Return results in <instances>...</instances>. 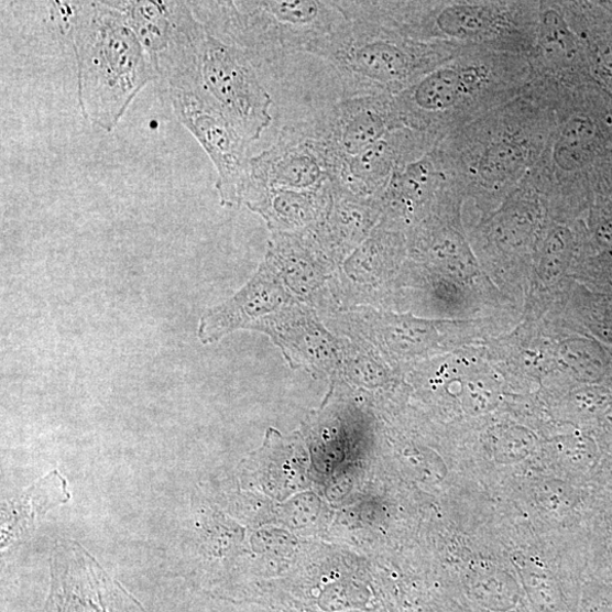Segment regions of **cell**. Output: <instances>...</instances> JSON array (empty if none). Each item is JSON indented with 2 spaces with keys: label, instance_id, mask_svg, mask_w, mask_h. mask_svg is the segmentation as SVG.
<instances>
[{
  "label": "cell",
  "instance_id": "13",
  "mask_svg": "<svg viewBox=\"0 0 612 612\" xmlns=\"http://www.w3.org/2000/svg\"><path fill=\"white\" fill-rule=\"evenodd\" d=\"M493 23L492 13L480 6H451L435 18L436 29L457 40H469L487 32Z\"/></svg>",
  "mask_w": 612,
  "mask_h": 612
},
{
  "label": "cell",
  "instance_id": "2",
  "mask_svg": "<svg viewBox=\"0 0 612 612\" xmlns=\"http://www.w3.org/2000/svg\"><path fill=\"white\" fill-rule=\"evenodd\" d=\"M198 19L253 62L270 61L310 47L348 19L339 2L190 3Z\"/></svg>",
  "mask_w": 612,
  "mask_h": 612
},
{
  "label": "cell",
  "instance_id": "7",
  "mask_svg": "<svg viewBox=\"0 0 612 612\" xmlns=\"http://www.w3.org/2000/svg\"><path fill=\"white\" fill-rule=\"evenodd\" d=\"M328 182L330 173L321 145L291 125L274 145L251 157L244 196L265 188L316 189Z\"/></svg>",
  "mask_w": 612,
  "mask_h": 612
},
{
  "label": "cell",
  "instance_id": "15",
  "mask_svg": "<svg viewBox=\"0 0 612 612\" xmlns=\"http://www.w3.org/2000/svg\"><path fill=\"white\" fill-rule=\"evenodd\" d=\"M545 40L557 51L569 54L572 51L571 35L565 21L556 11H548L544 17Z\"/></svg>",
  "mask_w": 612,
  "mask_h": 612
},
{
  "label": "cell",
  "instance_id": "16",
  "mask_svg": "<svg viewBox=\"0 0 612 612\" xmlns=\"http://www.w3.org/2000/svg\"><path fill=\"white\" fill-rule=\"evenodd\" d=\"M599 237L602 241L612 244V220L601 226L599 229Z\"/></svg>",
  "mask_w": 612,
  "mask_h": 612
},
{
  "label": "cell",
  "instance_id": "1",
  "mask_svg": "<svg viewBox=\"0 0 612 612\" xmlns=\"http://www.w3.org/2000/svg\"><path fill=\"white\" fill-rule=\"evenodd\" d=\"M51 9L72 41L84 118L111 132L139 92L160 79L156 66L110 2H55Z\"/></svg>",
  "mask_w": 612,
  "mask_h": 612
},
{
  "label": "cell",
  "instance_id": "6",
  "mask_svg": "<svg viewBox=\"0 0 612 612\" xmlns=\"http://www.w3.org/2000/svg\"><path fill=\"white\" fill-rule=\"evenodd\" d=\"M294 127L323 146L331 173L340 161L357 157L386 138L395 124L386 95H359Z\"/></svg>",
  "mask_w": 612,
  "mask_h": 612
},
{
  "label": "cell",
  "instance_id": "12",
  "mask_svg": "<svg viewBox=\"0 0 612 612\" xmlns=\"http://www.w3.org/2000/svg\"><path fill=\"white\" fill-rule=\"evenodd\" d=\"M595 125L587 118L570 120L562 129L554 151L557 165L565 171L583 166L595 138Z\"/></svg>",
  "mask_w": 612,
  "mask_h": 612
},
{
  "label": "cell",
  "instance_id": "5",
  "mask_svg": "<svg viewBox=\"0 0 612 612\" xmlns=\"http://www.w3.org/2000/svg\"><path fill=\"white\" fill-rule=\"evenodd\" d=\"M170 97L176 118L199 141L217 170L221 206H241L250 174V143L203 90H172Z\"/></svg>",
  "mask_w": 612,
  "mask_h": 612
},
{
  "label": "cell",
  "instance_id": "14",
  "mask_svg": "<svg viewBox=\"0 0 612 612\" xmlns=\"http://www.w3.org/2000/svg\"><path fill=\"white\" fill-rule=\"evenodd\" d=\"M524 161L523 149L515 142L504 140L492 144L485 151L479 172L487 181H502L516 173Z\"/></svg>",
  "mask_w": 612,
  "mask_h": 612
},
{
  "label": "cell",
  "instance_id": "8",
  "mask_svg": "<svg viewBox=\"0 0 612 612\" xmlns=\"http://www.w3.org/2000/svg\"><path fill=\"white\" fill-rule=\"evenodd\" d=\"M332 188L328 182L316 189L265 188L250 190L243 204L261 215L273 231L313 228L323 222L331 207Z\"/></svg>",
  "mask_w": 612,
  "mask_h": 612
},
{
  "label": "cell",
  "instance_id": "4",
  "mask_svg": "<svg viewBox=\"0 0 612 612\" xmlns=\"http://www.w3.org/2000/svg\"><path fill=\"white\" fill-rule=\"evenodd\" d=\"M199 74L200 90L229 123L249 143L259 140L272 124L273 100L250 57L206 26L199 45Z\"/></svg>",
  "mask_w": 612,
  "mask_h": 612
},
{
  "label": "cell",
  "instance_id": "10",
  "mask_svg": "<svg viewBox=\"0 0 612 612\" xmlns=\"http://www.w3.org/2000/svg\"><path fill=\"white\" fill-rule=\"evenodd\" d=\"M61 477L58 472L54 471L46 479L25 491L20 500L13 502L11 506H7V512H12V514H3V516L15 514L18 517L14 522L3 525V547L9 546L11 540L21 537L23 532L31 528V524L36 518H40L53 506L66 503L69 500L66 481L47 494Z\"/></svg>",
  "mask_w": 612,
  "mask_h": 612
},
{
  "label": "cell",
  "instance_id": "9",
  "mask_svg": "<svg viewBox=\"0 0 612 612\" xmlns=\"http://www.w3.org/2000/svg\"><path fill=\"white\" fill-rule=\"evenodd\" d=\"M331 188L330 210L316 226V232L326 249H351L370 233L379 214V201L354 196L332 183Z\"/></svg>",
  "mask_w": 612,
  "mask_h": 612
},
{
  "label": "cell",
  "instance_id": "11",
  "mask_svg": "<svg viewBox=\"0 0 612 612\" xmlns=\"http://www.w3.org/2000/svg\"><path fill=\"white\" fill-rule=\"evenodd\" d=\"M467 87H469V74L451 67L437 69L413 88L411 101L420 111L444 112L462 98Z\"/></svg>",
  "mask_w": 612,
  "mask_h": 612
},
{
  "label": "cell",
  "instance_id": "3",
  "mask_svg": "<svg viewBox=\"0 0 612 612\" xmlns=\"http://www.w3.org/2000/svg\"><path fill=\"white\" fill-rule=\"evenodd\" d=\"M384 26L348 18L308 53L328 61L351 96L385 95L404 84L415 66L409 48Z\"/></svg>",
  "mask_w": 612,
  "mask_h": 612
}]
</instances>
